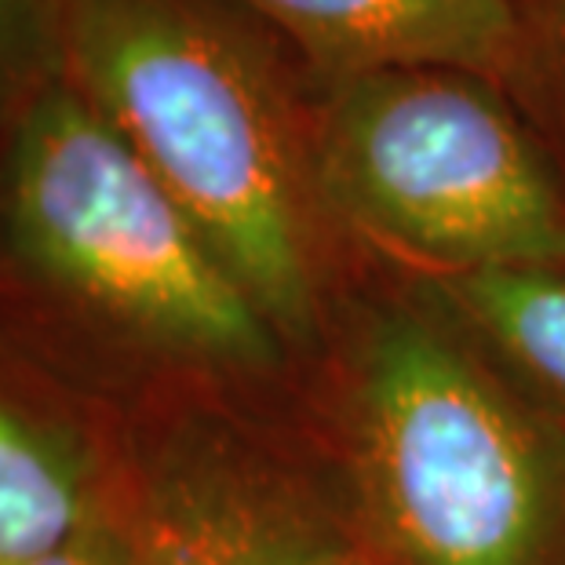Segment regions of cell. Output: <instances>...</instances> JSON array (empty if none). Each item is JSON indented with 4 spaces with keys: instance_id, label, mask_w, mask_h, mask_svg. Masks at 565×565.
Instances as JSON below:
<instances>
[{
    "instance_id": "4",
    "label": "cell",
    "mask_w": 565,
    "mask_h": 565,
    "mask_svg": "<svg viewBox=\"0 0 565 565\" xmlns=\"http://www.w3.org/2000/svg\"><path fill=\"white\" fill-rule=\"evenodd\" d=\"M310 161L329 220L427 278L565 267V183L500 84L452 66L318 81Z\"/></svg>"
},
{
    "instance_id": "5",
    "label": "cell",
    "mask_w": 565,
    "mask_h": 565,
    "mask_svg": "<svg viewBox=\"0 0 565 565\" xmlns=\"http://www.w3.org/2000/svg\"><path fill=\"white\" fill-rule=\"evenodd\" d=\"M142 565H347L335 489L226 416H183L142 445L121 514Z\"/></svg>"
},
{
    "instance_id": "8",
    "label": "cell",
    "mask_w": 565,
    "mask_h": 565,
    "mask_svg": "<svg viewBox=\"0 0 565 565\" xmlns=\"http://www.w3.org/2000/svg\"><path fill=\"white\" fill-rule=\"evenodd\" d=\"M508 376L565 424V267L419 278Z\"/></svg>"
},
{
    "instance_id": "1",
    "label": "cell",
    "mask_w": 565,
    "mask_h": 565,
    "mask_svg": "<svg viewBox=\"0 0 565 565\" xmlns=\"http://www.w3.org/2000/svg\"><path fill=\"white\" fill-rule=\"evenodd\" d=\"M63 77L183 204L285 347L315 340L335 223L278 33L234 0H70Z\"/></svg>"
},
{
    "instance_id": "11",
    "label": "cell",
    "mask_w": 565,
    "mask_h": 565,
    "mask_svg": "<svg viewBox=\"0 0 565 565\" xmlns=\"http://www.w3.org/2000/svg\"><path fill=\"white\" fill-rule=\"evenodd\" d=\"M30 565H142V558L125 519L106 508L77 536H70L63 547H55L52 555Z\"/></svg>"
},
{
    "instance_id": "2",
    "label": "cell",
    "mask_w": 565,
    "mask_h": 565,
    "mask_svg": "<svg viewBox=\"0 0 565 565\" xmlns=\"http://www.w3.org/2000/svg\"><path fill=\"white\" fill-rule=\"evenodd\" d=\"M335 500L372 565H565V424L419 281L343 347Z\"/></svg>"
},
{
    "instance_id": "9",
    "label": "cell",
    "mask_w": 565,
    "mask_h": 565,
    "mask_svg": "<svg viewBox=\"0 0 565 565\" xmlns=\"http://www.w3.org/2000/svg\"><path fill=\"white\" fill-rule=\"evenodd\" d=\"M70 0H0V103L63 77Z\"/></svg>"
},
{
    "instance_id": "7",
    "label": "cell",
    "mask_w": 565,
    "mask_h": 565,
    "mask_svg": "<svg viewBox=\"0 0 565 565\" xmlns=\"http://www.w3.org/2000/svg\"><path fill=\"white\" fill-rule=\"evenodd\" d=\"M103 511L84 445L0 398V565L52 555Z\"/></svg>"
},
{
    "instance_id": "6",
    "label": "cell",
    "mask_w": 565,
    "mask_h": 565,
    "mask_svg": "<svg viewBox=\"0 0 565 565\" xmlns=\"http://www.w3.org/2000/svg\"><path fill=\"white\" fill-rule=\"evenodd\" d=\"M318 81L398 66H452L508 84L519 55L514 0H234Z\"/></svg>"
},
{
    "instance_id": "12",
    "label": "cell",
    "mask_w": 565,
    "mask_h": 565,
    "mask_svg": "<svg viewBox=\"0 0 565 565\" xmlns=\"http://www.w3.org/2000/svg\"><path fill=\"white\" fill-rule=\"evenodd\" d=\"M347 565H372V562H365L362 555H358V558H351V562H347Z\"/></svg>"
},
{
    "instance_id": "10",
    "label": "cell",
    "mask_w": 565,
    "mask_h": 565,
    "mask_svg": "<svg viewBox=\"0 0 565 565\" xmlns=\"http://www.w3.org/2000/svg\"><path fill=\"white\" fill-rule=\"evenodd\" d=\"M519 4V55L508 81L536 95L565 139V0H514Z\"/></svg>"
},
{
    "instance_id": "3",
    "label": "cell",
    "mask_w": 565,
    "mask_h": 565,
    "mask_svg": "<svg viewBox=\"0 0 565 565\" xmlns=\"http://www.w3.org/2000/svg\"><path fill=\"white\" fill-rule=\"evenodd\" d=\"M0 231L22 267L125 343L223 376H267L285 340L209 237L66 77L22 103L0 164Z\"/></svg>"
}]
</instances>
